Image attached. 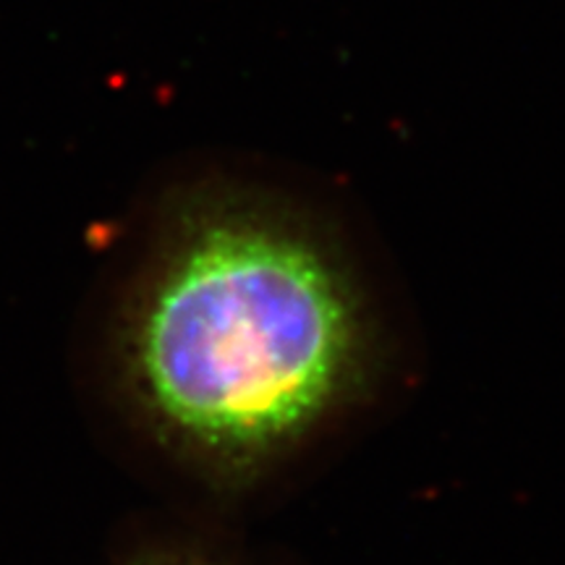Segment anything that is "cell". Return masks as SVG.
I'll return each instance as SVG.
<instances>
[{"mask_svg":"<svg viewBox=\"0 0 565 565\" xmlns=\"http://www.w3.org/2000/svg\"><path fill=\"white\" fill-rule=\"evenodd\" d=\"M353 353L349 291L301 223L221 183L173 204L124 349L168 440L223 463L270 454L335 404Z\"/></svg>","mask_w":565,"mask_h":565,"instance_id":"1","label":"cell"}]
</instances>
